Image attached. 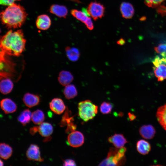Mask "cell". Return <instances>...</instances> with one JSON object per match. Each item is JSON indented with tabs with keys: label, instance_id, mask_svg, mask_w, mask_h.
Masks as SVG:
<instances>
[{
	"label": "cell",
	"instance_id": "cell-18",
	"mask_svg": "<svg viewBox=\"0 0 166 166\" xmlns=\"http://www.w3.org/2000/svg\"><path fill=\"white\" fill-rule=\"evenodd\" d=\"M38 131L42 136L49 137L53 132V127L49 123L42 122L38 126Z\"/></svg>",
	"mask_w": 166,
	"mask_h": 166
},
{
	"label": "cell",
	"instance_id": "cell-24",
	"mask_svg": "<svg viewBox=\"0 0 166 166\" xmlns=\"http://www.w3.org/2000/svg\"><path fill=\"white\" fill-rule=\"evenodd\" d=\"M154 49L159 54L156 57L161 63L166 64V44H160L155 47Z\"/></svg>",
	"mask_w": 166,
	"mask_h": 166
},
{
	"label": "cell",
	"instance_id": "cell-13",
	"mask_svg": "<svg viewBox=\"0 0 166 166\" xmlns=\"http://www.w3.org/2000/svg\"><path fill=\"white\" fill-rule=\"evenodd\" d=\"M120 10L122 17L125 18H131L134 14V10L133 6L129 2H122L120 5Z\"/></svg>",
	"mask_w": 166,
	"mask_h": 166
},
{
	"label": "cell",
	"instance_id": "cell-26",
	"mask_svg": "<svg viewBox=\"0 0 166 166\" xmlns=\"http://www.w3.org/2000/svg\"><path fill=\"white\" fill-rule=\"evenodd\" d=\"M63 94L67 99H70L74 98L77 96V91L73 85L69 84L65 86L64 89Z\"/></svg>",
	"mask_w": 166,
	"mask_h": 166
},
{
	"label": "cell",
	"instance_id": "cell-28",
	"mask_svg": "<svg viewBox=\"0 0 166 166\" xmlns=\"http://www.w3.org/2000/svg\"><path fill=\"white\" fill-rule=\"evenodd\" d=\"M45 116L43 112L40 109H37L32 113L31 120L36 124H40L45 120Z\"/></svg>",
	"mask_w": 166,
	"mask_h": 166
},
{
	"label": "cell",
	"instance_id": "cell-4",
	"mask_svg": "<svg viewBox=\"0 0 166 166\" xmlns=\"http://www.w3.org/2000/svg\"><path fill=\"white\" fill-rule=\"evenodd\" d=\"M78 108L79 116L85 122L93 119L97 113V106L89 100L80 102Z\"/></svg>",
	"mask_w": 166,
	"mask_h": 166
},
{
	"label": "cell",
	"instance_id": "cell-12",
	"mask_svg": "<svg viewBox=\"0 0 166 166\" xmlns=\"http://www.w3.org/2000/svg\"><path fill=\"white\" fill-rule=\"evenodd\" d=\"M37 28L42 30H46L48 29L51 25V20L49 17L45 14L38 16L36 22Z\"/></svg>",
	"mask_w": 166,
	"mask_h": 166
},
{
	"label": "cell",
	"instance_id": "cell-2",
	"mask_svg": "<svg viewBox=\"0 0 166 166\" xmlns=\"http://www.w3.org/2000/svg\"><path fill=\"white\" fill-rule=\"evenodd\" d=\"M0 14L2 23L9 29L20 27L27 16L24 7L15 3L8 6Z\"/></svg>",
	"mask_w": 166,
	"mask_h": 166
},
{
	"label": "cell",
	"instance_id": "cell-22",
	"mask_svg": "<svg viewBox=\"0 0 166 166\" xmlns=\"http://www.w3.org/2000/svg\"><path fill=\"white\" fill-rule=\"evenodd\" d=\"M136 149L140 153L145 155L150 152L151 147L148 142L144 140H140L136 143Z\"/></svg>",
	"mask_w": 166,
	"mask_h": 166
},
{
	"label": "cell",
	"instance_id": "cell-16",
	"mask_svg": "<svg viewBox=\"0 0 166 166\" xmlns=\"http://www.w3.org/2000/svg\"><path fill=\"white\" fill-rule=\"evenodd\" d=\"M139 132L141 136L146 139L152 138L156 133L155 128L151 125H143L140 128Z\"/></svg>",
	"mask_w": 166,
	"mask_h": 166
},
{
	"label": "cell",
	"instance_id": "cell-27",
	"mask_svg": "<svg viewBox=\"0 0 166 166\" xmlns=\"http://www.w3.org/2000/svg\"><path fill=\"white\" fill-rule=\"evenodd\" d=\"M65 50L66 55L70 60L75 61L78 59L80 54L77 49L67 46L65 48Z\"/></svg>",
	"mask_w": 166,
	"mask_h": 166
},
{
	"label": "cell",
	"instance_id": "cell-19",
	"mask_svg": "<svg viewBox=\"0 0 166 166\" xmlns=\"http://www.w3.org/2000/svg\"><path fill=\"white\" fill-rule=\"evenodd\" d=\"M73 79L72 74L69 72L62 70L59 73L58 80L59 83L63 86L69 85Z\"/></svg>",
	"mask_w": 166,
	"mask_h": 166
},
{
	"label": "cell",
	"instance_id": "cell-5",
	"mask_svg": "<svg viewBox=\"0 0 166 166\" xmlns=\"http://www.w3.org/2000/svg\"><path fill=\"white\" fill-rule=\"evenodd\" d=\"M105 10L103 4L96 1L91 2L87 9L89 14L95 20L101 18L104 16Z\"/></svg>",
	"mask_w": 166,
	"mask_h": 166
},
{
	"label": "cell",
	"instance_id": "cell-39",
	"mask_svg": "<svg viewBox=\"0 0 166 166\" xmlns=\"http://www.w3.org/2000/svg\"></svg>",
	"mask_w": 166,
	"mask_h": 166
},
{
	"label": "cell",
	"instance_id": "cell-1",
	"mask_svg": "<svg viewBox=\"0 0 166 166\" xmlns=\"http://www.w3.org/2000/svg\"><path fill=\"white\" fill-rule=\"evenodd\" d=\"M26 42L21 30L9 31L0 38V59L6 55L19 56L25 49Z\"/></svg>",
	"mask_w": 166,
	"mask_h": 166
},
{
	"label": "cell",
	"instance_id": "cell-11",
	"mask_svg": "<svg viewBox=\"0 0 166 166\" xmlns=\"http://www.w3.org/2000/svg\"><path fill=\"white\" fill-rule=\"evenodd\" d=\"M22 100L25 105L29 108H32L39 104L40 99L37 95L27 93H25Z\"/></svg>",
	"mask_w": 166,
	"mask_h": 166
},
{
	"label": "cell",
	"instance_id": "cell-34",
	"mask_svg": "<svg viewBox=\"0 0 166 166\" xmlns=\"http://www.w3.org/2000/svg\"><path fill=\"white\" fill-rule=\"evenodd\" d=\"M37 132H38V126H34L30 128V132L32 135H34Z\"/></svg>",
	"mask_w": 166,
	"mask_h": 166
},
{
	"label": "cell",
	"instance_id": "cell-15",
	"mask_svg": "<svg viewBox=\"0 0 166 166\" xmlns=\"http://www.w3.org/2000/svg\"><path fill=\"white\" fill-rule=\"evenodd\" d=\"M108 141L117 148L122 147L128 141L122 134H115L109 137Z\"/></svg>",
	"mask_w": 166,
	"mask_h": 166
},
{
	"label": "cell",
	"instance_id": "cell-17",
	"mask_svg": "<svg viewBox=\"0 0 166 166\" xmlns=\"http://www.w3.org/2000/svg\"><path fill=\"white\" fill-rule=\"evenodd\" d=\"M50 12L60 17L65 18L68 14V10L63 6L53 4L51 6L49 9Z\"/></svg>",
	"mask_w": 166,
	"mask_h": 166
},
{
	"label": "cell",
	"instance_id": "cell-38",
	"mask_svg": "<svg viewBox=\"0 0 166 166\" xmlns=\"http://www.w3.org/2000/svg\"><path fill=\"white\" fill-rule=\"evenodd\" d=\"M1 32V30H0V33Z\"/></svg>",
	"mask_w": 166,
	"mask_h": 166
},
{
	"label": "cell",
	"instance_id": "cell-9",
	"mask_svg": "<svg viewBox=\"0 0 166 166\" xmlns=\"http://www.w3.org/2000/svg\"><path fill=\"white\" fill-rule=\"evenodd\" d=\"M49 107L54 113L58 115L62 114L66 109L63 101L58 98L53 99L49 104Z\"/></svg>",
	"mask_w": 166,
	"mask_h": 166
},
{
	"label": "cell",
	"instance_id": "cell-31",
	"mask_svg": "<svg viewBox=\"0 0 166 166\" xmlns=\"http://www.w3.org/2000/svg\"><path fill=\"white\" fill-rule=\"evenodd\" d=\"M63 166H76V163L74 160L71 159H67L63 161Z\"/></svg>",
	"mask_w": 166,
	"mask_h": 166
},
{
	"label": "cell",
	"instance_id": "cell-6",
	"mask_svg": "<svg viewBox=\"0 0 166 166\" xmlns=\"http://www.w3.org/2000/svg\"><path fill=\"white\" fill-rule=\"evenodd\" d=\"M67 142L71 146L77 148L83 144L84 137L83 134L78 131H73L70 132L67 137Z\"/></svg>",
	"mask_w": 166,
	"mask_h": 166
},
{
	"label": "cell",
	"instance_id": "cell-20",
	"mask_svg": "<svg viewBox=\"0 0 166 166\" xmlns=\"http://www.w3.org/2000/svg\"><path fill=\"white\" fill-rule=\"evenodd\" d=\"M156 117L160 124L166 130V104L158 108Z\"/></svg>",
	"mask_w": 166,
	"mask_h": 166
},
{
	"label": "cell",
	"instance_id": "cell-8",
	"mask_svg": "<svg viewBox=\"0 0 166 166\" xmlns=\"http://www.w3.org/2000/svg\"><path fill=\"white\" fill-rule=\"evenodd\" d=\"M26 157L29 160L42 162L43 158L41 156L40 148L36 144H32L28 148L26 153Z\"/></svg>",
	"mask_w": 166,
	"mask_h": 166
},
{
	"label": "cell",
	"instance_id": "cell-29",
	"mask_svg": "<svg viewBox=\"0 0 166 166\" xmlns=\"http://www.w3.org/2000/svg\"><path fill=\"white\" fill-rule=\"evenodd\" d=\"M113 107V105L109 102H104L101 105L100 111L103 114H108L110 113Z\"/></svg>",
	"mask_w": 166,
	"mask_h": 166
},
{
	"label": "cell",
	"instance_id": "cell-3",
	"mask_svg": "<svg viewBox=\"0 0 166 166\" xmlns=\"http://www.w3.org/2000/svg\"><path fill=\"white\" fill-rule=\"evenodd\" d=\"M126 151V148L123 147L119 149L111 148L107 157L102 160L98 165L119 166L124 164L126 161L125 156Z\"/></svg>",
	"mask_w": 166,
	"mask_h": 166
},
{
	"label": "cell",
	"instance_id": "cell-23",
	"mask_svg": "<svg viewBox=\"0 0 166 166\" xmlns=\"http://www.w3.org/2000/svg\"><path fill=\"white\" fill-rule=\"evenodd\" d=\"M13 149L9 145L5 143H0V157L4 160L8 159L12 155Z\"/></svg>",
	"mask_w": 166,
	"mask_h": 166
},
{
	"label": "cell",
	"instance_id": "cell-25",
	"mask_svg": "<svg viewBox=\"0 0 166 166\" xmlns=\"http://www.w3.org/2000/svg\"><path fill=\"white\" fill-rule=\"evenodd\" d=\"M32 113L29 109H25L18 116V120L23 126H25L30 122L31 119Z\"/></svg>",
	"mask_w": 166,
	"mask_h": 166
},
{
	"label": "cell",
	"instance_id": "cell-14",
	"mask_svg": "<svg viewBox=\"0 0 166 166\" xmlns=\"http://www.w3.org/2000/svg\"><path fill=\"white\" fill-rule=\"evenodd\" d=\"M14 84L7 77H0V92L3 94L10 93L12 90Z\"/></svg>",
	"mask_w": 166,
	"mask_h": 166
},
{
	"label": "cell",
	"instance_id": "cell-36",
	"mask_svg": "<svg viewBox=\"0 0 166 166\" xmlns=\"http://www.w3.org/2000/svg\"><path fill=\"white\" fill-rule=\"evenodd\" d=\"M128 117L131 121L133 120L136 118V116L133 114H132L130 113H128Z\"/></svg>",
	"mask_w": 166,
	"mask_h": 166
},
{
	"label": "cell",
	"instance_id": "cell-33",
	"mask_svg": "<svg viewBox=\"0 0 166 166\" xmlns=\"http://www.w3.org/2000/svg\"><path fill=\"white\" fill-rule=\"evenodd\" d=\"M85 24L87 28L89 30H92L93 29L94 26L93 23L90 18H89Z\"/></svg>",
	"mask_w": 166,
	"mask_h": 166
},
{
	"label": "cell",
	"instance_id": "cell-35",
	"mask_svg": "<svg viewBox=\"0 0 166 166\" xmlns=\"http://www.w3.org/2000/svg\"><path fill=\"white\" fill-rule=\"evenodd\" d=\"M125 42V40L123 38H120L117 42V44L121 45H124Z\"/></svg>",
	"mask_w": 166,
	"mask_h": 166
},
{
	"label": "cell",
	"instance_id": "cell-30",
	"mask_svg": "<svg viewBox=\"0 0 166 166\" xmlns=\"http://www.w3.org/2000/svg\"><path fill=\"white\" fill-rule=\"evenodd\" d=\"M165 0H144L145 4L149 7L155 8L160 5Z\"/></svg>",
	"mask_w": 166,
	"mask_h": 166
},
{
	"label": "cell",
	"instance_id": "cell-10",
	"mask_svg": "<svg viewBox=\"0 0 166 166\" xmlns=\"http://www.w3.org/2000/svg\"><path fill=\"white\" fill-rule=\"evenodd\" d=\"M0 106L5 114L12 113L17 109V106L12 100L8 98L2 99L0 102Z\"/></svg>",
	"mask_w": 166,
	"mask_h": 166
},
{
	"label": "cell",
	"instance_id": "cell-21",
	"mask_svg": "<svg viewBox=\"0 0 166 166\" xmlns=\"http://www.w3.org/2000/svg\"><path fill=\"white\" fill-rule=\"evenodd\" d=\"M71 13L74 17L85 24L90 18L87 9H83L82 11L73 9L71 10Z\"/></svg>",
	"mask_w": 166,
	"mask_h": 166
},
{
	"label": "cell",
	"instance_id": "cell-32",
	"mask_svg": "<svg viewBox=\"0 0 166 166\" xmlns=\"http://www.w3.org/2000/svg\"><path fill=\"white\" fill-rule=\"evenodd\" d=\"M20 0H0V5L9 6L15 3V1Z\"/></svg>",
	"mask_w": 166,
	"mask_h": 166
},
{
	"label": "cell",
	"instance_id": "cell-37",
	"mask_svg": "<svg viewBox=\"0 0 166 166\" xmlns=\"http://www.w3.org/2000/svg\"><path fill=\"white\" fill-rule=\"evenodd\" d=\"M3 165H4L3 162L1 160V159H0V166H3Z\"/></svg>",
	"mask_w": 166,
	"mask_h": 166
},
{
	"label": "cell",
	"instance_id": "cell-7",
	"mask_svg": "<svg viewBox=\"0 0 166 166\" xmlns=\"http://www.w3.org/2000/svg\"><path fill=\"white\" fill-rule=\"evenodd\" d=\"M152 63L154 65V73L159 81H162L166 79V65L161 63L156 57Z\"/></svg>",
	"mask_w": 166,
	"mask_h": 166
}]
</instances>
